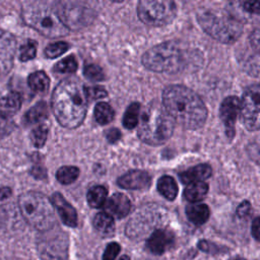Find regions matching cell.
<instances>
[{
	"instance_id": "19",
	"label": "cell",
	"mask_w": 260,
	"mask_h": 260,
	"mask_svg": "<svg viewBox=\"0 0 260 260\" xmlns=\"http://www.w3.org/2000/svg\"><path fill=\"white\" fill-rule=\"evenodd\" d=\"M207 192H208V185L203 181H200V182L190 183L186 187L184 191V195L188 201L198 202L205 198Z\"/></svg>"
},
{
	"instance_id": "1",
	"label": "cell",
	"mask_w": 260,
	"mask_h": 260,
	"mask_svg": "<svg viewBox=\"0 0 260 260\" xmlns=\"http://www.w3.org/2000/svg\"><path fill=\"white\" fill-rule=\"evenodd\" d=\"M162 107L174 121L186 129L202 127L207 110L201 99L183 85H170L162 92Z\"/></svg>"
},
{
	"instance_id": "10",
	"label": "cell",
	"mask_w": 260,
	"mask_h": 260,
	"mask_svg": "<svg viewBox=\"0 0 260 260\" xmlns=\"http://www.w3.org/2000/svg\"><path fill=\"white\" fill-rule=\"evenodd\" d=\"M63 23L68 29H77L85 25L89 20V10L76 2H66L62 4L58 11Z\"/></svg>"
},
{
	"instance_id": "34",
	"label": "cell",
	"mask_w": 260,
	"mask_h": 260,
	"mask_svg": "<svg viewBox=\"0 0 260 260\" xmlns=\"http://www.w3.org/2000/svg\"><path fill=\"white\" fill-rule=\"evenodd\" d=\"M13 129H14L13 121L10 118L0 114V138L11 133Z\"/></svg>"
},
{
	"instance_id": "39",
	"label": "cell",
	"mask_w": 260,
	"mask_h": 260,
	"mask_svg": "<svg viewBox=\"0 0 260 260\" xmlns=\"http://www.w3.org/2000/svg\"><path fill=\"white\" fill-rule=\"evenodd\" d=\"M250 211H251V204L248 201H244L237 208V214L240 217H245V216L249 215Z\"/></svg>"
},
{
	"instance_id": "13",
	"label": "cell",
	"mask_w": 260,
	"mask_h": 260,
	"mask_svg": "<svg viewBox=\"0 0 260 260\" xmlns=\"http://www.w3.org/2000/svg\"><path fill=\"white\" fill-rule=\"evenodd\" d=\"M130 200L122 193H115L104 204L105 212L116 218H123L130 211Z\"/></svg>"
},
{
	"instance_id": "7",
	"label": "cell",
	"mask_w": 260,
	"mask_h": 260,
	"mask_svg": "<svg viewBox=\"0 0 260 260\" xmlns=\"http://www.w3.org/2000/svg\"><path fill=\"white\" fill-rule=\"evenodd\" d=\"M142 64L148 70L175 73L183 67V55L174 44L165 43L150 48L142 56Z\"/></svg>"
},
{
	"instance_id": "37",
	"label": "cell",
	"mask_w": 260,
	"mask_h": 260,
	"mask_svg": "<svg viewBox=\"0 0 260 260\" xmlns=\"http://www.w3.org/2000/svg\"><path fill=\"white\" fill-rule=\"evenodd\" d=\"M244 9L250 13L260 15V0H247L244 3Z\"/></svg>"
},
{
	"instance_id": "22",
	"label": "cell",
	"mask_w": 260,
	"mask_h": 260,
	"mask_svg": "<svg viewBox=\"0 0 260 260\" xmlns=\"http://www.w3.org/2000/svg\"><path fill=\"white\" fill-rule=\"evenodd\" d=\"M157 190L169 200H174L178 194V187L175 180L170 176H162L157 182Z\"/></svg>"
},
{
	"instance_id": "25",
	"label": "cell",
	"mask_w": 260,
	"mask_h": 260,
	"mask_svg": "<svg viewBox=\"0 0 260 260\" xmlns=\"http://www.w3.org/2000/svg\"><path fill=\"white\" fill-rule=\"evenodd\" d=\"M48 115V106L45 102H40L30 108L25 114L26 123L32 124L46 119Z\"/></svg>"
},
{
	"instance_id": "2",
	"label": "cell",
	"mask_w": 260,
	"mask_h": 260,
	"mask_svg": "<svg viewBox=\"0 0 260 260\" xmlns=\"http://www.w3.org/2000/svg\"><path fill=\"white\" fill-rule=\"evenodd\" d=\"M87 100L82 83L72 78L62 80L52 95V110L57 121L66 128L78 127L84 120Z\"/></svg>"
},
{
	"instance_id": "18",
	"label": "cell",
	"mask_w": 260,
	"mask_h": 260,
	"mask_svg": "<svg viewBox=\"0 0 260 260\" xmlns=\"http://www.w3.org/2000/svg\"><path fill=\"white\" fill-rule=\"evenodd\" d=\"M21 106V96L17 92H11L0 99V114L10 118L18 112Z\"/></svg>"
},
{
	"instance_id": "33",
	"label": "cell",
	"mask_w": 260,
	"mask_h": 260,
	"mask_svg": "<svg viewBox=\"0 0 260 260\" xmlns=\"http://www.w3.org/2000/svg\"><path fill=\"white\" fill-rule=\"evenodd\" d=\"M83 74L90 80L93 81H100L103 80L105 78V73L103 71V69L95 65V64H88L84 67L83 70Z\"/></svg>"
},
{
	"instance_id": "9",
	"label": "cell",
	"mask_w": 260,
	"mask_h": 260,
	"mask_svg": "<svg viewBox=\"0 0 260 260\" xmlns=\"http://www.w3.org/2000/svg\"><path fill=\"white\" fill-rule=\"evenodd\" d=\"M240 115L248 130L260 129V84H253L245 90L240 102Z\"/></svg>"
},
{
	"instance_id": "43",
	"label": "cell",
	"mask_w": 260,
	"mask_h": 260,
	"mask_svg": "<svg viewBox=\"0 0 260 260\" xmlns=\"http://www.w3.org/2000/svg\"><path fill=\"white\" fill-rule=\"evenodd\" d=\"M11 193V190L8 187H2L0 188V200L7 198Z\"/></svg>"
},
{
	"instance_id": "40",
	"label": "cell",
	"mask_w": 260,
	"mask_h": 260,
	"mask_svg": "<svg viewBox=\"0 0 260 260\" xmlns=\"http://www.w3.org/2000/svg\"><path fill=\"white\" fill-rule=\"evenodd\" d=\"M106 136H107V139L109 142L111 143H114L116 141H118L121 137V133L118 129L116 128H113V129H110L106 132Z\"/></svg>"
},
{
	"instance_id": "5",
	"label": "cell",
	"mask_w": 260,
	"mask_h": 260,
	"mask_svg": "<svg viewBox=\"0 0 260 260\" xmlns=\"http://www.w3.org/2000/svg\"><path fill=\"white\" fill-rule=\"evenodd\" d=\"M18 206L24 219L35 229L49 231L55 225L53 204L43 194L28 191L20 195Z\"/></svg>"
},
{
	"instance_id": "44",
	"label": "cell",
	"mask_w": 260,
	"mask_h": 260,
	"mask_svg": "<svg viewBox=\"0 0 260 260\" xmlns=\"http://www.w3.org/2000/svg\"><path fill=\"white\" fill-rule=\"evenodd\" d=\"M118 260H130V259H129V257H128L127 255H123V256L120 257Z\"/></svg>"
},
{
	"instance_id": "17",
	"label": "cell",
	"mask_w": 260,
	"mask_h": 260,
	"mask_svg": "<svg viewBox=\"0 0 260 260\" xmlns=\"http://www.w3.org/2000/svg\"><path fill=\"white\" fill-rule=\"evenodd\" d=\"M211 175V168L210 166L206 164H201L198 166H195L179 175L180 180L185 184H190L193 182H200L207 178H209Z\"/></svg>"
},
{
	"instance_id": "15",
	"label": "cell",
	"mask_w": 260,
	"mask_h": 260,
	"mask_svg": "<svg viewBox=\"0 0 260 260\" xmlns=\"http://www.w3.org/2000/svg\"><path fill=\"white\" fill-rule=\"evenodd\" d=\"M174 244V235L168 230H156L146 242L147 249L153 254H162Z\"/></svg>"
},
{
	"instance_id": "31",
	"label": "cell",
	"mask_w": 260,
	"mask_h": 260,
	"mask_svg": "<svg viewBox=\"0 0 260 260\" xmlns=\"http://www.w3.org/2000/svg\"><path fill=\"white\" fill-rule=\"evenodd\" d=\"M69 46L65 42H57L50 44L46 49H45V54L48 58H57L58 56L62 55L68 50Z\"/></svg>"
},
{
	"instance_id": "32",
	"label": "cell",
	"mask_w": 260,
	"mask_h": 260,
	"mask_svg": "<svg viewBox=\"0 0 260 260\" xmlns=\"http://www.w3.org/2000/svg\"><path fill=\"white\" fill-rule=\"evenodd\" d=\"M37 53V46L36 42L28 40L25 44H23L20 47L19 50V59L21 61H28L30 59H34L36 57Z\"/></svg>"
},
{
	"instance_id": "30",
	"label": "cell",
	"mask_w": 260,
	"mask_h": 260,
	"mask_svg": "<svg viewBox=\"0 0 260 260\" xmlns=\"http://www.w3.org/2000/svg\"><path fill=\"white\" fill-rule=\"evenodd\" d=\"M47 136H48V128L45 125L38 126L31 131V134H30L31 141L36 147H42L47 140Z\"/></svg>"
},
{
	"instance_id": "3",
	"label": "cell",
	"mask_w": 260,
	"mask_h": 260,
	"mask_svg": "<svg viewBox=\"0 0 260 260\" xmlns=\"http://www.w3.org/2000/svg\"><path fill=\"white\" fill-rule=\"evenodd\" d=\"M174 120L165 108L153 102L147 105L142 114L138 127V137L150 145L165 143L173 134Z\"/></svg>"
},
{
	"instance_id": "6",
	"label": "cell",
	"mask_w": 260,
	"mask_h": 260,
	"mask_svg": "<svg viewBox=\"0 0 260 260\" xmlns=\"http://www.w3.org/2000/svg\"><path fill=\"white\" fill-rule=\"evenodd\" d=\"M197 18L198 23L206 34L224 44L236 42L243 32L241 22L228 15H218L207 10L198 13Z\"/></svg>"
},
{
	"instance_id": "11",
	"label": "cell",
	"mask_w": 260,
	"mask_h": 260,
	"mask_svg": "<svg viewBox=\"0 0 260 260\" xmlns=\"http://www.w3.org/2000/svg\"><path fill=\"white\" fill-rule=\"evenodd\" d=\"M219 114L226 135L229 138H233L235 135L236 121L240 114V100L237 96L225 98L220 105Z\"/></svg>"
},
{
	"instance_id": "42",
	"label": "cell",
	"mask_w": 260,
	"mask_h": 260,
	"mask_svg": "<svg viewBox=\"0 0 260 260\" xmlns=\"http://www.w3.org/2000/svg\"><path fill=\"white\" fill-rule=\"evenodd\" d=\"M31 175L37 179H44L46 178V170L42 166H35L31 169Z\"/></svg>"
},
{
	"instance_id": "14",
	"label": "cell",
	"mask_w": 260,
	"mask_h": 260,
	"mask_svg": "<svg viewBox=\"0 0 260 260\" xmlns=\"http://www.w3.org/2000/svg\"><path fill=\"white\" fill-rule=\"evenodd\" d=\"M118 185L124 189H143L149 186L150 176L144 171H130L118 179Z\"/></svg>"
},
{
	"instance_id": "12",
	"label": "cell",
	"mask_w": 260,
	"mask_h": 260,
	"mask_svg": "<svg viewBox=\"0 0 260 260\" xmlns=\"http://www.w3.org/2000/svg\"><path fill=\"white\" fill-rule=\"evenodd\" d=\"M16 49L14 37L0 29V73H6L10 70Z\"/></svg>"
},
{
	"instance_id": "45",
	"label": "cell",
	"mask_w": 260,
	"mask_h": 260,
	"mask_svg": "<svg viewBox=\"0 0 260 260\" xmlns=\"http://www.w3.org/2000/svg\"><path fill=\"white\" fill-rule=\"evenodd\" d=\"M112 1H114V2H121V1H123V0H112Z\"/></svg>"
},
{
	"instance_id": "24",
	"label": "cell",
	"mask_w": 260,
	"mask_h": 260,
	"mask_svg": "<svg viewBox=\"0 0 260 260\" xmlns=\"http://www.w3.org/2000/svg\"><path fill=\"white\" fill-rule=\"evenodd\" d=\"M108 191L104 186H94L87 192V202L93 208L103 206L107 200Z\"/></svg>"
},
{
	"instance_id": "35",
	"label": "cell",
	"mask_w": 260,
	"mask_h": 260,
	"mask_svg": "<svg viewBox=\"0 0 260 260\" xmlns=\"http://www.w3.org/2000/svg\"><path fill=\"white\" fill-rule=\"evenodd\" d=\"M85 93L87 99L90 100H99L107 96V91L105 88L101 86H88L85 87Z\"/></svg>"
},
{
	"instance_id": "16",
	"label": "cell",
	"mask_w": 260,
	"mask_h": 260,
	"mask_svg": "<svg viewBox=\"0 0 260 260\" xmlns=\"http://www.w3.org/2000/svg\"><path fill=\"white\" fill-rule=\"evenodd\" d=\"M52 204L57 209L59 216L62 221L69 226H76L77 224V214L75 209L70 205V203L64 199L60 193H54L52 196Z\"/></svg>"
},
{
	"instance_id": "28",
	"label": "cell",
	"mask_w": 260,
	"mask_h": 260,
	"mask_svg": "<svg viewBox=\"0 0 260 260\" xmlns=\"http://www.w3.org/2000/svg\"><path fill=\"white\" fill-rule=\"evenodd\" d=\"M79 175V170L73 166H65L57 171L56 178L62 184H70L74 182Z\"/></svg>"
},
{
	"instance_id": "41",
	"label": "cell",
	"mask_w": 260,
	"mask_h": 260,
	"mask_svg": "<svg viewBox=\"0 0 260 260\" xmlns=\"http://www.w3.org/2000/svg\"><path fill=\"white\" fill-rule=\"evenodd\" d=\"M252 235L257 241H260V216H258L253 220Z\"/></svg>"
},
{
	"instance_id": "26",
	"label": "cell",
	"mask_w": 260,
	"mask_h": 260,
	"mask_svg": "<svg viewBox=\"0 0 260 260\" xmlns=\"http://www.w3.org/2000/svg\"><path fill=\"white\" fill-rule=\"evenodd\" d=\"M94 118L99 124L106 125L113 120L114 110L109 104L101 102L94 108Z\"/></svg>"
},
{
	"instance_id": "27",
	"label": "cell",
	"mask_w": 260,
	"mask_h": 260,
	"mask_svg": "<svg viewBox=\"0 0 260 260\" xmlns=\"http://www.w3.org/2000/svg\"><path fill=\"white\" fill-rule=\"evenodd\" d=\"M140 104L132 103L126 110L123 117V125L127 129H133L138 124V116H139Z\"/></svg>"
},
{
	"instance_id": "20",
	"label": "cell",
	"mask_w": 260,
	"mask_h": 260,
	"mask_svg": "<svg viewBox=\"0 0 260 260\" xmlns=\"http://www.w3.org/2000/svg\"><path fill=\"white\" fill-rule=\"evenodd\" d=\"M186 214L193 223L202 224L209 217V208L201 203L190 204L186 208Z\"/></svg>"
},
{
	"instance_id": "29",
	"label": "cell",
	"mask_w": 260,
	"mask_h": 260,
	"mask_svg": "<svg viewBox=\"0 0 260 260\" xmlns=\"http://www.w3.org/2000/svg\"><path fill=\"white\" fill-rule=\"evenodd\" d=\"M55 70L61 73H71L77 69V61L73 56H68L55 65Z\"/></svg>"
},
{
	"instance_id": "38",
	"label": "cell",
	"mask_w": 260,
	"mask_h": 260,
	"mask_svg": "<svg viewBox=\"0 0 260 260\" xmlns=\"http://www.w3.org/2000/svg\"><path fill=\"white\" fill-rule=\"evenodd\" d=\"M250 42H251L252 47H253L256 51L260 52V27L256 28V29L252 32V35H251V37H250Z\"/></svg>"
},
{
	"instance_id": "21",
	"label": "cell",
	"mask_w": 260,
	"mask_h": 260,
	"mask_svg": "<svg viewBox=\"0 0 260 260\" xmlns=\"http://www.w3.org/2000/svg\"><path fill=\"white\" fill-rule=\"evenodd\" d=\"M93 226L100 234L105 236H110L115 231L114 219L106 212H100L94 216Z\"/></svg>"
},
{
	"instance_id": "4",
	"label": "cell",
	"mask_w": 260,
	"mask_h": 260,
	"mask_svg": "<svg viewBox=\"0 0 260 260\" xmlns=\"http://www.w3.org/2000/svg\"><path fill=\"white\" fill-rule=\"evenodd\" d=\"M22 16L29 26L48 38L63 37L69 31L58 10L45 1H35L26 5Z\"/></svg>"
},
{
	"instance_id": "8",
	"label": "cell",
	"mask_w": 260,
	"mask_h": 260,
	"mask_svg": "<svg viewBox=\"0 0 260 260\" xmlns=\"http://www.w3.org/2000/svg\"><path fill=\"white\" fill-rule=\"evenodd\" d=\"M139 19L150 26H162L176 17L177 6L174 0H139L137 6Z\"/></svg>"
},
{
	"instance_id": "23",
	"label": "cell",
	"mask_w": 260,
	"mask_h": 260,
	"mask_svg": "<svg viewBox=\"0 0 260 260\" xmlns=\"http://www.w3.org/2000/svg\"><path fill=\"white\" fill-rule=\"evenodd\" d=\"M29 87L36 92H45L49 88L50 80L47 74L43 71H36L28 76L27 79Z\"/></svg>"
},
{
	"instance_id": "46",
	"label": "cell",
	"mask_w": 260,
	"mask_h": 260,
	"mask_svg": "<svg viewBox=\"0 0 260 260\" xmlns=\"http://www.w3.org/2000/svg\"><path fill=\"white\" fill-rule=\"evenodd\" d=\"M235 260H245V259H243V258H237V259H235Z\"/></svg>"
},
{
	"instance_id": "36",
	"label": "cell",
	"mask_w": 260,
	"mask_h": 260,
	"mask_svg": "<svg viewBox=\"0 0 260 260\" xmlns=\"http://www.w3.org/2000/svg\"><path fill=\"white\" fill-rule=\"evenodd\" d=\"M120 245L118 243H111L107 246L104 255L103 260H115L117 255L120 252Z\"/></svg>"
}]
</instances>
